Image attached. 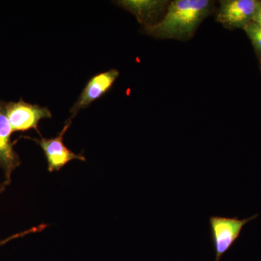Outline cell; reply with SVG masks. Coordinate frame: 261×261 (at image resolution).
Returning <instances> with one entry per match:
<instances>
[{"mask_svg":"<svg viewBox=\"0 0 261 261\" xmlns=\"http://www.w3.org/2000/svg\"><path fill=\"white\" fill-rule=\"evenodd\" d=\"M208 0H176L159 21L145 27L149 35L160 39H186L191 37L209 13Z\"/></svg>","mask_w":261,"mask_h":261,"instance_id":"6da1fadb","label":"cell"},{"mask_svg":"<svg viewBox=\"0 0 261 261\" xmlns=\"http://www.w3.org/2000/svg\"><path fill=\"white\" fill-rule=\"evenodd\" d=\"M258 214L247 219L211 216L209 218L211 239L215 252V260L220 261L240 238L244 226L256 219Z\"/></svg>","mask_w":261,"mask_h":261,"instance_id":"7a4b0ae2","label":"cell"},{"mask_svg":"<svg viewBox=\"0 0 261 261\" xmlns=\"http://www.w3.org/2000/svg\"><path fill=\"white\" fill-rule=\"evenodd\" d=\"M5 110L13 132L34 129L41 135L39 122L45 118H53L49 108L27 102L23 98H20L17 102L5 103Z\"/></svg>","mask_w":261,"mask_h":261,"instance_id":"3957f363","label":"cell"},{"mask_svg":"<svg viewBox=\"0 0 261 261\" xmlns=\"http://www.w3.org/2000/svg\"><path fill=\"white\" fill-rule=\"evenodd\" d=\"M71 123L72 120L68 118L63 129L54 138H29L40 146L44 151L47 161L48 171L50 173L59 171L65 165L73 160L86 161V158L83 154L75 153L65 145L64 136Z\"/></svg>","mask_w":261,"mask_h":261,"instance_id":"277c9868","label":"cell"},{"mask_svg":"<svg viewBox=\"0 0 261 261\" xmlns=\"http://www.w3.org/2000/svg\"><path fill=\"white\" fill-rule=\"evenodd\" d=\"M260 6L257 0H226L221 3L217 20L228 28L245 29L253 21Z\"/></svg>","mask_w":261,"mask_h":261,"instance_id":"5b68a950","label":"cell"},{"mask_svg":"<svg viewBox=\"0 0 261 261\" xmlns=\"http://www.w3.org/2000/svg\"><path fill=\"white\" fill-rule=\"evenodd\" d=\"M118 76L119 71L116 69L102 72L92 76L86 84L76 102L70 108L69 119L73 120L82 110L89 107L92 103L107 93Z\"/></svg>","mask_w":261,"mask_h":261,"instance_id":"8992f818","label":"cell"},{"mask_svg":"<svg viewBox=\"0 0 261 261\" xmlns=\"http://www.w3.org/2000/svg\"><path fill=\"white\" fill-rule=\"evenodd\" d=\"M5 103L0 101V168L4 172L5 183L8 186L11 182L12 175L21 161L11 141L13 132L7 117Z\"/></svg>","mask_w":261,"mask_h":261,"instance_id":"52a82bcc","label":"cell"},{"mask_svg":"<svg viewBox=\"0 0 261 261\" xmlns=\"http://www.w3.org/2000/svg\"><path fill=\"white\" fill-rule=\"evenodd\" d=\"M165 3L155 0H123L117 2V4L130 12L137 17L139 22L147 27L150 25L151 20L162 10Z\"/></svg>","mask_w":261,"mask_h":261,"instance_id":"ba28073f","label":"cell"},{"mask_svg":"<svg viewBox=\"0 0 261 261\" xmlns=\"http://www.w3.org/2000/svg\"><path fill=\"white\" fill-rule=\"evenodd\" d=\"M251 41L257 54L261 57V27L255 21L250 22L243 29Z\"/></svg>","mask_w":261,"mask_h":261,"instance_id":"9c48e42d","label":"cell"},{"mask_svg":"<svg viewBox=\"0 0 261 261\" xmlns=\"http://www.w3.org/2000/svg\"><path fill=\"white\" fill-rule=\"evenodd\" d=\"M46 227H47V225L43 224L39 225V226H34V227L29 228V229L25 230V231H22V232H19L15 233V234L11 235L9 238L5 239V240L0 241V247L3 246V245H5V244L9 243V242L12 241V240H16V239L22 238V237L27 236V235L30 234V233H37L39 232V231H43Z\"/></svg>","mask_w":261,"mask_h":261,"instance_id":"30bf717a","label":"cell"},{"mask_svg":"<svg viewBox=\"0 0 261 261\" xmlns=\"http://www.w3.org/2000/svg\"><path fill=\"white\" fill-rule=\"evenodd\" d=\"M253 21H255V23L258 24L261 27V8L260 6V8H259L258 11L255 15V18H254Z\"/></svg>","mask_w":261,"mask_h":261,"instance_id":"8fae6325","label":"cell"},{"mask_svg":"<svg viewBox=\"0 0 261 261\" xmlns=\"http://www.w3.org/2000/svg\"><path fill=\"white\" fill-rule=\"evenodd\" d=\"M6 187L7 185L5 183V181L0 183V194L3 193V192L5 191Z\"/></svg>","mask_w":261,"mask_h":261,"instance_id":"7c38bea8","label":"cell"},{"mask_svg":"<svg viewBox=\"0 0 261 261\" xmlns=\"http://www.w3.org/2000/svg\"><path fill=\"white\" fill-rule=\"evenodd\" d=\"M260 68H261V61H260Z\"/></svg>","mask_w":261,"mask_h":261,"instance_id":"4fadbf2b","label":"cell"},{"mask_svg":"<svg viewBox=\"0 0 261 261\" xmlns=\"http://www.w3.org/2000/svg\"><path fill=\"white\" fill-rule=\"evenodd\" d=\"M260 8H261V1H260Z\"/></svg>","mask_w":261,"mask_h":261,"instance_id":"5bb4252c","label":"cell"}]
</instances>
